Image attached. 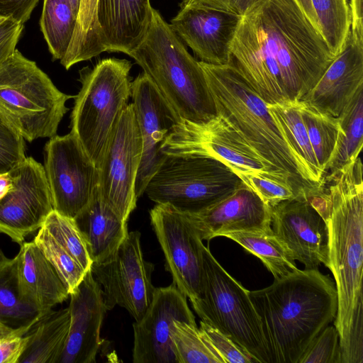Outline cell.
Wrapping results in <instances>:
<instances>
[{
    "instance_id": "obj_1",
    "label": "cell",
    "mask_w": 363,
    "mask_h": 363,
    "mask_svg": "<svg viewBox=\"0 0 363 363\" xmlns=\"http://www.w3.org/2000/svg\"><path fill=\"white\" fill-rule=\"evenodd\" d=\"M230 62L267 104L299 101L335 59L296 0H258L242 16Z\"/></svg>"
},
{
    "instance_id": "obj_2",
    "label": "cell",
    "mask_w": 363,
    "mask_h": 363,
    "mask_svg": "<svg viewBox=\"0 0 363 363\" xmlns=\"http://www.w3.org/2000/svg\"><path fill=\"white\" fill-rule=\"evenodd\" d=\"M324 182L321 195L328 234V267L335 279L340 363H363V179L358 157Z\"/></svg>"
},
{
    "instance_id": "obj_3",
    "label": "cell",
    "mask_w": 363,
    "mask_h": 363,
    "mask_svg": "<svg viewBox=\"0 0 363 363\" xmlns=\"http://www.w3.org/2000/svg\"><path fill=\"white\" fill-rule=\"evenodd\" d=\"M260 319L271 363H298L315 337L334 321V281L318 269L298 268L269 286L249 291Z\"/></svg>"
},
{
    "instance_id": "obj_4",
    "label": "cell",
    "mask_w": 363,
    "mask_h": 363,
    "mask_svg": "<svg viewBox=\"0 0 363 363\" xmlns=\"http://www.w3.org/2000/svg\"><path fill=\"white\" fill-rule=\"evenodd\" d=\"M213 98L217 115L252 147L277 181L291 186L296 195L322 189L290 143L264 101L231 64L200 62Z\"/></svg>"
},
{
    "instance_id": "obj_5",
    "label": "cell",
    "mask_w": 363,
    "mask_h": 363,
    "mask_svg": "<svg viewBox=\"0 0 363 363\" xmlns=\"http://www.w3.org/2000/svg\"><path fill=\"white\" fill-rule=\"evenodd\" d=\"M128 55L181 119L203 123L218 116L200 62L189 53L157 10L152 9L144 38Z\"/></svg>"
},
{
    "instance_id": "obj_6",
    "label": "cell",
    "mask_w": 363,
    "mask_h": 363,
    "mask_svg": "<svg viewBox=\"0 0 363 363\" xmlns=\"http://www.w3.org/2000/svg\"><path fill=\"white\" fill-rule=\"evenodd\" d=\"M132 67L125 59L106 58L79 71L71 131L99 168L112 131L131 96Z\"/></svg>"
},
{
    "instance_id": "obj_7",
    "label": "cell",
    "mask_w": 363,
    "mask_h": 363,
    "mask_svg": "<svg viewBox=\"0 0 363 363\" xmlns=\"http://www.w3.org/2000/svg\"><path fill=\"white\" fill-rule=\"evenodd\" d=\"M74 97L17 49L0 65V110L25 140L55 136L69 110L66 102Z\"/></svg>"
},
{
    "instance_id": "obj_8",
    "label": "cell",
    "mask_w": 363,
    "mask_h": 363,
    "mask_svg": "<svg viewBox=\"0 0 363 363\" xmlns=\"http://www.w3.org/2000/svg\"><path fill=\"white\" fill-rule=\"evenodd\" d=\"M202 286L199 299L191 303L202 321L230 337L259 363H271L260 319L249 290L230 275L202 246Z\"/></svg>"
},
{
    "instance_id": "obj_9",
    "label": "cell",
    "mask_w": 363,
    "mask_h": 363,
    "mask_svg": "<svg viewBox=\"0 0 363 363\" xmlns=\"http://www.w3.org/2000/svg\"><path fill=\"white\" fill-rule=\"evenodd\" d=\"M223 162L203 155H167L145 189L156 203L187 213H198L243 184Z\"/></svg>"
},
{
    "instance_id": "obj_10",
    "label": "cell",
    "mask_w": 363,
    "mask_h": 363,
    "mask_svg": "<svg viewBox=\"0 0 363 363\" xmlns=\"http://www.w3.org/2000/svg\"><path fill=\"white\" fill-rule=\"evenodd\" d=\"M99 286L107 311L124 308L140 320L150 306L155 291L152 283L154 264L143 257L138 231L128 233L116 250L90 268Z\"/></svg>"
},
{
    "instance_id": "obj_11",
    "label": "cell",
    "mask_w": 363,
    "mask_h": 363,
    "mask_svg": "<svg viewBox=\"0 0 363 363\" xmlns=\"http://www.w3.org/2000/svg\"><path fill=\"white\" fill-rule=\"evenodd\" d=\"M162 150L165 155L211 157L238 176L250 174L275 179L252 147L219 116L203 123L180 119Z\"/></svg>"
},
{
    "instance_id": "obj_12",
    "label": "cell",
    "mask_w": 363,
    "mask_h": 363,
    "mask_svg": "<svg viewBox=\"0 0 363 363\" xmlns=\"http://www.w3.org/2000/svg\"><path fill=\"white\" fill-rule=\"evenodd\" d=\"M142 152V137L131 103L115 125L98 168L101 199L125 220L136 206L135 182Z\"/></svg>"
},
{
    "instance_id": "obj_13",
    "label": "cell",
    "mask_w": 363,
    "mask_h": 363,
    "mask_svg": "<svg viewBox=\"0 0 363 363\" xmlns=\"http://www.w3.org/2000/svg\"><path fill=\"white\" fill-rule=\"evenodd\" d=\"M43 167L53 210L74 219L98 186V168L72 133L50 138L45 147Z\"/></svg>"
},
{
    "instance_id": "obj_14",
    "label": "cell",
    "mask_w": 363,
    "mask_h": 363,
    "mask_svg": "<svg viewBox=\"0 0 363 363\" xmlns=\"http://www.w3.org/2000/svg\"><path fill=\"white\" fill-rule=\"evenodd\" d=\"M150 216L173 283L191 303L196 301L201 291L203 244L190 214L156 203Z\"/></svg>"
},
{
    "instance_id": "obj_15",
    "label": "cell",
    "mask_w": 363,
    "mask_h": 363,
    "mask_svg": "<svg viewBox=\"0 0 363 363\" xmlns=\"http://www.w3.org/2000/svg\"><path fill=\"white\" fill-rule=\"evenodd\" d=\"M300 191L294 198L271 207V228L306 269L328 267V234L320 194Z\"/></svg>"
},
{
    "instance_id": "obj_16",
    "label": "cell",
    "mask_w": 363,
    "mask_h": 363,
    "mask_svg": "<svg viewBox=\"0 0 363 363\" xmlns=\"http://www.w3.org/2000/svg\"><path fill=\"white\" fill-rule=\"evenodd\" d=\"M12 187L0 200V233L21 244L53 211L44 167L32 157L9 172Z\"/></svg>"
},
{
    "instance_id": "obj_17",
    "label": "cell",
    "mask_w": 363,
    "mask_h": 363,
    "mask_svg": "<svg viewBox=\"0 0 363 363\" xmlns=\"http://www.w3.org/2000/svg\"><path fill=\"white\" fill-rule=\"evenodd\" d=\"M186 298L174 283L155 289L145 313L133 324L134 363H178L170 338L174 321L196 324Z\"/></svg>"
},
{
    "instance_id": "obj_18",
    "label": "cell",
    "mask_w": 363,
    "mask_h": 363,
    "mask_svg": "<svg viewBox=\"0 0 363 363\" xmlns=\"http://www.w3.org/2000/svg\"><path fill=\"white\" fill-rule=\"evenodd\" d=\"M131 96L143 141L135 182L138 198L145 193L147 182L165 158L162 146L181 118L144 72L132 82Z\"/></svg>"
},
{
    "instance_id": "obj_19",
    "label": "cell",
    "mask_w": 363,
    "mask_h": 363,
    "mask_svg": "<svg viewBox=\"0 0 363 363\" xmlns=\"http://www.w3.org/2000/svg\"><path fill=\"white\" fill-rule=\"evenodd\" d=\"M242 16L203 7L180 8L169 24L199 62L228 65L230 47Z\"/></svg>"
},
{
    "instance_id": "obj_20",
    "label": "cell",
    "mask_w": 363,
    "mask_h": 363,
    "mask_svg": "<svg viewBox=\"0 0 363 363\" xmlns=\"http://www.w3.org/2000/svg\"><path fill=\"white\" fill-rule=\"evenodd\" d=\"M69 296L70 327L59 363H94L102 342L101 328L107 310L90 269Z\"/></svg>"
},
{
    "instance_id": "obj_21",
    "label": "cell",
    "mask_w": 363,
    "mask_h": 363,
    "mask_svg": "<svg viewBox=\"0 0 363 363\" xmlns=\"http://www.w3.org/2000/svg\"><path fill=\"white\" fill-rule=\"evenodd\" d=\"M362 86L363 40L350 30L341 52L301 101L337 118Z\"/></svg>"
},
{
    "instance_id": "obj_22",
    "label": "cell",
    "mask_w": 363,
    "mask_h": 363,
    "mask_svg": "<svg viewBox=\"0 0 363 363\" xmlns=\"http://www.w3.org/2000/svg\"><path fill=\"white\" fill-rule=\"evenodd\" d=\"M189 214L202 241L232 232L271 228V207L245 184L204 211Z\"/></svg>"
},
{
    "instance_id": "obj_23",
    "label": "cell",
    "mask_w": 363,
    "mask_h": 363,
    "mask_svg": "<svg viewBox=\"0 0 363 363\" xmlns=\"http://www.w3.org/2000/svg\"><path fill=\"white\" fill-rule=\"evenodd\" d=\"M152 9L150 0H97L96 21L102 51L129 55L144 38Z\"/></svg>"
},
{
    "instance_id": "obj_24",
    "label": "cell",
    "mask_w": 363,
    "mask_h": 363,
    "mask_svg": "<svg viewBox=\"0 0 363 363\" xmlns=\"http://www.w3.org/2000/svg\"><path fill=\"white\" fill-rule=\"evenodd\" d=\"M16 255L21 296L40 315L65 301L69 294L55 268L37 245L23 242Z\"/></svg>"
},
{
    "instance_id": "obj_25",
    "label": "cell",
    "mask_w": 363,
    "mask_h": 363,
    "mask_svg": "<svg viewBox=\"0 0 363 363\" xmlns=\"http://www.w3.org/2000/svg\"><path fill=\"white\" fill-rule=\"evenodd\" d=\"M74 220L92 262H101L112 255L128 234V220L101 199L98 186L89 203Z\"/></svg>"
},
{
    "instance_id": "obj_26",
    "label": "cell",
    "mask_w": 363,
    "mask_h": 363,
    "mask_svg": "<svg viewBox=\"0 0 363 363\" xmlns=\"http://www.w3.org/2000/svg\"><path fill=\"white\" fill-rule=\"evenodd\" d=\"M69 327L68 307L41 315L26 333L28 341L18 363H59Z\"/></svg>"
},
{
    "instance_id": "obj_27",
    "label": "cell",
    "mask_w": 363,
    "mask_h": 363,
    "mask_svg": "<svg viewBox=\"0 0 363 363\" xmlns=\"http://www.w3.org/2000/svg\"><path fill=\"white\" fill-rule=\"evenodd\" d=\"M41 315L21 296L17 260L0 249V322L13 329L32 327Z\"/></svg>"
},
{
    "instance_id": "obj_28",
    "label": "cell",
    "mask_w": 363,
    "mask_h": 363,
    "mask_svg": "<svg viewBox=\"0 0 363 363\" xmlns=\"http://www.w3.org/2000/svg\"><path fill=\"white\" fill-rule=\"evenodd\" d=\"M223 237L234 240L257 257L274 279L297 269L291 253L275 235L272 228L267 230L232 232Z\"/></svg>"
},
{
    "instance_id": "obj_29",
    "label": "cell",
    "mask_w": 363,
    "mask_h": 363,
    "mask_svg": "<svg viewBox=\"0 0 363 363\" xmlns=\"http://www.w3.org/2000/svg\"><path fill=\"white\" fill-rule=\"evenodd\" d=\"M341 128L338 141L325 176L335 173L356 160L363 144V86L337 117Z\"/></svg>"
},
{
    "instance_id": "obj_30",
    "label": "cell",
    "mask_w": 363,
    "mask_h": 363,
    "mask_svg": "<svg viewBox=\"0 0 363 363\" xmlns=\"http://www.w3.org/2000/svg\"><path fill=\"white\" fill-rule=\"evenodd\" d=\"M77 21L68 0H43L40 24L53 60L65 56Z\"/></svg>"
},
{
    "instance_id": "obj_31",
    "label": "cell",
    "mask_w": 363,
    "mask_h": 363,
    "mask_svg": "<svg viewBox=\"0 0 363 363\" xmlns=\"http://www.w3.org/2000/svg\"><path fill=\"white\" fill-rule=\"evenodd\" d=\"M298 108L313 152L325 177L340 134L339 119L302 101L298 102Z\"/></svg>"
},
{
    "instance_id": "obj_32",
    "label": "cell",
    "mask_w": 363,
    "mask_h": 363,
    "mask_svg": "<svg viewBox=\"0 0 363 363\" xmlns=\"http://www.w3.org/2000/svg\"><path fill=\"white\" fill-rule=\"evenodd\" d=\"M299 101L267 104V108L281 125L293 147L305 161L315 181L320 186H324V174L318 165L311 145L299 111Z\"/></svg>"
},
{
    "instance_id": "obj_33",
    "label": "cell",
    "mask_w": 363,
    "mask_h": 363,
    "mask_svg": "<svg viewBox=\"0 0 363 363\" xmlns=\"http://www.w3.org/2000/svg\"><path fill=\"white\" fill-rule=\"evenodd\" d=\"M96 4L97 0H81L72 40L65 56L60 60L66 69L103 52L96 21Z\"/></svg>"
},
{
    "instance_id": "obj_34",
    "label": "cell",
    "mask_w": 363,
    "mask_h": 363,
    "mask_svg": "<svg viewBox=\"0 0 363 363\" xmlns=\"http://www.w3.org/2000/svg\"><path fill=\"white\" fill-rule=\"evenodd\" d=\"M170 338L178 363H225L196 324L175 320Z\"/></svg>"
},
{
    "instance_id": "obj_35",
    "label": "cell",
    "mask_w": 363,
    "mask_h": 363,
    "mask_svg": "<svg viewBox=\"0 0 363 363\" xmlns=\"http://www.w3.org/2000/svg\"><path fill=\"white\" fill-rule=\"evenodd\" d=\"M320 33L331 53L342 50L350 30V6L347 0H311Z\"/></svg>"
},
{
    "instance_id": "obj_36",
    "label": "cell",
    "mask_w": 363,
    "mask_h": 363,
    "mask_svg": "<svg viewBox=\"0 0 363 363\" xmlns=\"http://www.w3.org/2000/svg\"><path fill=\"white\" fill-rule=\"evenodd\" d=\"M56 270L69 294L80 284L86 272L42 226L33 240Z\"/></svg>"
},
{
    "instance_id": "obj_37",
    "label": "cell",
    "mask_w": 363,
    "mask_h": 363,
    "mask_svg": "<svg viewBox=\"0 0 363 363\" xmlns=\"http://www.w3.org/2000/svg\"><path fill=\"white\" fill-rule=\"evenodd\" d=\"M42 226L74 258L85 272L90 269L93 262L84 238L73 218L53 210Z\"/></svg>"
},
{
    "instance_id": "obj_38",
    "label": "cell",
    "mask_w": 363,
    "mask_h": 363,
    "mask_svg": "<svg viewBox=\"0 0 363 363\" xmlns=\"http://www.w3.org/2000/svg\"><path fill=\"white\" fill-rule=\"evenodd\" d=\"M26 157L25 139L0 110V174L10 172Z\"/></svg>"
},
{
    "instance_id": "obj_39",
    "label": "cell",
    "mask_w": 363,
    "mask_h": 363,
    "mask_svg": "<svg viewBox=\"0 0 363 363\" xmlns=\"http://www.w3.org/2000/svg\"><path fill=\"white\" fill-rule=\"evenodd\" d=\"M339 334L334 325L325 328L311 342L298 363H340Z\"/></svg>"
},
{
    "instance_id": "obj_40",
    "label": "cell",
    "mask_w": 363,
    "mask_h": 363,
    "mask_svg": "<svg viewBox=\"0 0 363 363\" xmlns=\"http://www.w3.org/2000/svg\"><path fill=\"white\" fill-rule=\"evenodd\" d=\"M239 177L270 207L296 196L291 186L267 177L247 174Z\"/></svg>"
},
{
    "instance_id": "obj_41",
    "label": "cell",
    "mask_w": 363,
    "mask_h": 363,
    "mask_svg": "<svg viewBox=\"0 0 363 363\" xmlns=\"http://www.w3.org/2000/svg\"><path fill=\"white\" fill-rule=\"evenodd\" d=\"M199 328L225 361V363H255V361L230 337L218 329L200 321Z\"/></svg>"
},
{
    "instance_id": "obj_42",
    "label": "cell",
    "mask_w": 363,
    "mask_h": 363,
    "mask_svg": "<svg viewBox=\"0 0 363 363\" xmlns=\"http://www.w3.org/2000/svg\"><path fill=\"white\" fill-rule=\"evenodd\" d=\"M30 328H23L0 340V363H18L28 337L26 334Z\"/></svg>"
},
{
    "instance_id": "obj_43",
    "label": "cell",
    "mask_w": 363,
    "mask_h": 363,
    "mask_svg": "<svg viewBox=\"0 0 363 363\" xmlns=\"http://www.w3.org/2000/svg\"><path fill=\"white\" fill-rule=\"evenodd\" d=\"M23 25L11 18H5L0 22V65L16 49Z\"/></svg>"
},
{
    "instance_id": "obj_44",
    "label": "cell",
    "mask_w": 363,
    "mask_h": 363,
    "mask_svg": "<svg viewBox=\"0 0 363 363\" xmlns=\"http://www.w3.org/2000/svg\"><path fill=\"white\" fill-rule=\"evenodd\" d=\"M258 0H182L180 8L196 6L213 9L242 16Z\"/></svg>"
},
{
    "instance_id": "obj_45",
    "label": "cell",
    "mask_w": 363,
    "mask_h": 363,
    "mask_svg": "<svg viewBox=\"0 0 363 363\" xmlns=\"http://www.w3.org/2000/svg\"><path fill=\"white\" fill-rule=\"evenodd\" d=\"M40 0H0V16L25 23Z\"/></svg>"
},
{
    "instance_id": "obj_46",
    "label": "cell",
    "mask_w": 363,
    "mask_h": 363,
    "mask_svg": "<svg viewBox=\"0 0 363 363\" xmlns=\"http://www.w3.org/2000/svg\"><path fill=\"white\" fill-rule=\"evenodd\" d=\"M349 6L351 18L350 31L354 36L363 40L362 0H350Z\"/></svg>"
},
{
    "instance_id": "obj_47",
    "label": "cell",
    "mask_w": 363,
    "mask_h": 363,
    "mask_svg": "<svg viewBox=\"0 0 363 363\" xmlns=\"http://www.w3.org/2000/svg\"><path fill=\"white\" fill-rule=\"evenodd\" d=\"M296 1L315 28L320 32L317 16L313 9L311 0H296Z\"/></svg>"
},
{
    "instance_id": "obj_48",
    "label": "cell",
    "mask_w": 363,
    "mask_h": 363,
    "mask_svg": "<svg viewBox=\"0 0 363 363\" xmlns=\"http://www.w3.org/2000/svg\"><path fill=\"white\" fill-rule=\"evenodd\" d=\"M12 187V180L9 172L0 174V200Z\"/></svg>"
},
{
    "instance_id": "obj_49",
    "label": "cell",
    "mask_w": 363,
    "mask_h": 363,
    "mask_svg": "<svg viewBox=\"0 0 363 363\" xmlns=\"http://www.w3.org/2000/svg\"><path fill=\"white\" fill-rule=\"evenodd\" d=\"M24 328H26V327H24ZM28 328H29V327H28ZM21 328L13 329L10 327H8V326L4 325L3 323H1L0 322V340L11 335V334L16 333V331H18Z\"/></svg>"
},
{
    "instance_id": "obj_50",
    "label": "cell",
    "mask_w": 363,
    "mask_h": 363,
    "mask_svg": "<svg viewBox=\"0 0 363 363\" xmlns=\"http://www.w3.org/2000/svg\"><path fill=\"white\" fill-rule=\"evenodd\" d=\"M72 12L74 16L77 18L80 9L81 0H68Z\"/></svg>"
},
{
    "instance_id": "obj_51",
    "label": "cell",
    "mask_w": 363,
    "mask_h": 363,
    "mask_svg": "<svg viewBox=\"0 0 363 363\" xmlns=\"http://www.w3.org/2000/svg\"><path fill=\"white\" fill-rule=\"evenodd\" d=\"M4 18H5V17H2V16H0V22H1L2 20H4Z\"/></svg>"
}]
</instances>
